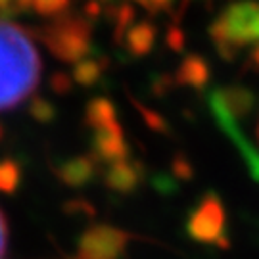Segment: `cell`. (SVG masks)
<instances>
[{
  "instance_id": "cell-1",
  "label": "cell",
  "mask_w": 259,
  "mask_h": 259,
  "mask_svg": "<svg viewBox=\"0 0 259 259\" xmlns=\"http://www.w3.org/2000/svg\"><path fill=\"white\" fill-rule=\"evenodd\" d=\"M40 58L25 29L0 19V111L16 108L35 93Z\"/></svg>"
},
{
  "instance_id": "cell-2",
  "label": "cell",
  "mask_w": 259,
  "mask_h": 259,
  "mask_svg": "<svg viewBox=\"0 0 259 259\" xmlns=\"http://www.w3.org/2000/svg\"><path fill=\"white\" fill-rule=\"evenodd\" d=\"M209 37L225 60H234L240 50L259 45V2H232L209 27Z\"/></svg>"
},
{
  "instance_id": "cell-3",
  "label": "cell",
  "mask_w": 259,
  "mask_h": 259,
  "mask_svg": "<svg viewBox=\"0 0 259 259\" xmlns=\"http://www.w3.org/2000/svg\"><path fill=\"white\" fill-rule=\"evenodd\" d=\"M40 40L52 54L65 64H79L91 52L93 29L83 16L62 14L40 29Z\"/></svg>"
},
{
  "instance_id": "cell-4",
  "label": "cell",
  "mask_w": 259,
  "mask_h": 259,
  "mask_svg": "<svg viewBox=\"0 0 259 259\" xmlns=\"http://www.w3.org/2000/svg\"><path fill=\"white\" fill-rule=\"evenodd\" d=\"M209 65L202 56L190 54L179 65V71L175 75V81L183 87H192V89H202L209 83Z\"/></svg>"
},
{
  "instance_id": "cell-5",
  "label": "cell",
  "mask_w": 259,
  "mask_h": 259,
  "mask_svg": "<svg viewBox=\"0 0 259 259\" xmlns=\"http://www.w3.org/2000/svg\"><path fill=\"white\" fill-rule=\"evenodd\" d=\"M123 38L133 56H146L156 42V27L150 21H140L135 23Z\"/></svg>"
},
{
  "instance_id": "cell-6",
  "label": "cell",
  "mask_w": 259,
  "mask_h": 259,
  "mask_svg": "<svg viewBox=\"0 0 259 259\" xmlns=\"http://www.w3.org/2000/svg\"><path fill=\"white\" fill-rule=\"evenodd\" d=\"M223 227V211L217 202H205L200 211L196 213V231L205 238H215L221 234Z\"/></svg>"
},
{
  "instance_id": "cell-7",
  "label": "cell",
  "mask_w": 259,
  "mask_h": 259,
  "mask_svg": "<svg viewBox=\"0 0 259 259\" xmlns=\"http://www.w3.org/2000/svg\"><path fill=\"white\" fill-rule=\"evenodd\" d=\"M104 69H106V62H104L102 58L81 60L73 67V81L79 83L81 87H91V84L98 83L102 79Z\"/></svg>"
},
{
  "instance_id": "cell-8",
  "label": "cell",
  "mask_w": 259,
  "mask_h": 259,
  "mask_svg": "<svg viewBox=\"0 0 259 259\" xmlns=\"http://www.w3.org/2000/svg\"><path fill=\"white\" fill-rule=\"evenodd\" d=\"M115 121V108L108 98H93L87 106V123L96 129L100 125Z\"/></svg>"
},
{
  "instance_id": "cell-9",
  "label": "cell",
  "mask_w": 259,
  "mask_h": 259,
  "mask_svg": "<svg viewBox=\"0 0 259 259\" xmlns=\"http://www.w3.org/2000/svg\"><path fill=\"white\" fill-rule=\"evenodd\" d=\"M113 16H115V38H117V42L123 40L125 37V33L133 27V19H135V8L131 6V4H121L119 8L113 12Z\"/></svg>"
},
{
  "instance_id": "cell-10",
  "label": "cell",
  "mask_w": 259,
  "mask_h": 259,
  "mask_svg": "<svg viewBox=\"0 0 259 259\" xmlns=\"http://www.w3.org/2000/svg\"><path fill=\"white\" fill-rule=\"evenodd\" d=\"M67 4H69V0H33V8L37 10L40 16H47V18L62 16Z\"/></svg>"
},
{
  "instance_id": "cell-11",
  "label": "cell",
  "mask_w": 259,
  "mask_h": 259,
  "mask_svg": "<svg viewBox=\"0 0 259 259\" xmlns=\"http://www.w3.org/2000/svg\"><path fill=\"white\" fill-rule=\"evenodd\" d=\"M29 111L37 121H50L54 117V106L48 102L47 98L35 96L29 104Z\"/></svg>"
},
{
  "instance_id": "cell-12",
  "label": "cell",
  "mask_w": 259,
  "mask_h": 259,
  "mask_svg": "<svg viewBox=\"0 0 259 259\" xmlns=\"http://www.w3.org/2000/svg\"><path fill=\"white\" fill-rule=\"evenodd\" d=\"M71 83H73V77L65 73H56L50 79V87L52 91H56V94H67L71 91Z\"/></svg>"
},
{
  "instance_id": "cell-13",
  "label": "cell",
  "mask_w": 259,
  "mask_h": 259,
  "mask_svg": "<svg viewBox=\"0 0 259 259\" xmlns=\"http://www.w3.org/2000/svg\"><path fill=\"white\" fill-rule=\"evenodd\" d=\"M16 177H18V169L14 167V163H10V161L0 163V185L12 186L16 183Z\"/></svg>"
},
{
  "instance_id": "cell-14",
  "label": "cell",
  "mask_w": 259,
  "mask_h": 259,
  "mask_svg": "<svg viewBox=\"0 0 259 259\" xmlns=\"http://www.w3.org/2000/svg\"><path fill=\"white\" fill-rule=\"evenodd\" d=\"M167 45L173 48L175 52H181L183 47H185V35H183V31L177 27V25H171V27H169V33H167Z\"/></svg>"
},
{
  "instance_id": "cell-15",
  "label": "cell",
  "mask_w": 259,
  "mask_h": 259,
  "mask_svg": "<svg viewBox=\"0 0 259 259\" xmlns=\"http://www.w3.org/2000/svg\"><path fill=\"white\" fill-rule=\"evenodd\" d=\"M135 104H137V108H139V111L142 113V117L146 119V123H148L150 127H154V129H163V127H165L163 117H159V115H157V113H154V111L146 110V108H144L140 102H137V100H135Z\"/></svg>"
},
{
  "instance_id": "cell-16",
  "label": "cell",
  "mask_w": 259,
  "mask_h": 259,
  "mask_svg": "<svg viewBox=\"0 0 259 259\" xmlns=\"http://www.w3.org/2000/svg\"><path fill=\"white\" fill-rule=\"evenodd\" d=\"M6 246H8V225H6L4 213L0 211V259L6 251Z\"/></svg>"
},
{
  "instance_id": "cell-17",
  "label": "cell",
  "mask_w": 259,
  "mask_h": 259,
  "mask_svg": "<svg viewBox=\"0 0 259 259\" xmlns=\"http://www.w3.org/2000/svg\"><path fill=\"white\" fill-rule=\"evenodd\" d=\"M84 12H87V18H89V19H94V18H98V16L102 14V6H100V2L93 0V2H89V4H87Z\"/></svg>"
},
{
  "instance_id": "cell-18",
  "label": "cell",
  "mask_w": 259,
  "mask_h": 259,
  "mask_svg": "<svg viewBox=\"0 0 259 259\" xmlns=\"http://www.w3.org/2000/svg\"><path fill=\"white\" fill-rule=\"evenodd\" d=\"M173 0H148V10L150 12H161L171 6Z\"/></svg>"
},
{
  "instance_id": "cell-19",
  "label": "cell",
  "mask_w": 259,
  "mask_h": 259,
  "mask_svg": "<svg viewBox=\"0 0 259 259\" xmlns=\"http://www.w3.org/2000/svg\"><path fill=\"white\" fill-rule=\"evenodd\" d=\"M248 65H250L251 69L259 71V45H255V47H253V50L250 52V58H248Z\"/></svg>"
},
{
  "instance_id": "cell-20",
  "label": "cell",
  "mask_w": 259,
  "mask_h": 259,
  "mask_svg": "<svg viewBox=\"0 0 259 259\" xmlns=\"http://www.w3.org/2000/svg\"><path fill=\"white\" fill-rule=\"evenodd\" d=\"M14 8V0H0V10Z\"/></svg>"
},
{
  "instance_id": "cell-21",
  "label": "cell",
  "mask_w": 259,
  "mask_h": 259,
  "mask_svg": "<svg viewBox=\"0 0 259 259\" xmlns=\"http://www.w3.org/2000/svg\"><path fill=\"white\" fill-rule=\"evenodd\" d=\"M133 2H139L142 8H146L148 10V0H133Z\"/></svg>"
},
{
  "instance_id": "cell-22",
  "label": "cell",
  "mask_w": 259,
  "mask_h": 259,
  "mask_svg": "<svg viewBox=\"0 0 259 259\" xmlns=\"http://www.w3.org/2000/svg\"><path fill=\"white\" fill-rule=\"evenodd\" d=\"M188 2H192V0H183V6H186V4H188Z\"/></svg>"
},
{
  "instance_id": "cell-23",
  "label": "cell",
  "mask_w": 259,
  "mask_h": 259,
  "mask_svg": "<svg viewBox=\"0 0 259 259\" xmlns=\"http://www.w3.org/2000/svg\"><path fill=\"white\" fill-rule=\"evenodd\" d=\"M0 137H2V127H0Z\"/></svg>"
}]
</instances>
